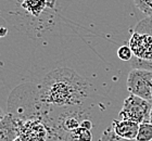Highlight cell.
I'll use <instances>...</instances> for the list:
<instances>
[{
  "label": "cell",
  "mask_w": 152,
  "mask_h": 141,
  "mask_svg": "<svg viewBox=\"0 0 152 141\" xmlns=\"http://www.w3.org/2000/svg\"><path fill=\"white\" fill-rule=\"evenodd\" d=\"M89 84L75 71L59 67L48 73L38 86L37 97L46 107L78 109L88 98Z\"/></svg>",
  "instance_id": "obj_1"
},
{
  "label": "cell",
  "mask_w": 152,
  "mask_h": 141,
  "mask_svg": "<svg viewBox=\"0 0 152 141\" xmlns=\"http://www.w3.org/2000/svg\"><path fill=\"white\" fill-rule=\"evenodd\" d=\"M128 46L133 51V69L152 72V18L141 20L134 28Z\"/></svg>",
  "instance_id": "obj_2"
},
{
  "label": "cell",
  "mask_w": 152,
  "mask_h": 141,
  "mask_svg": "<svg viewBox=\"0 0 152 141\" xmlns=\"http://www.w3.org/2000/svg\"><path fill=\"white\" fill-rule=\"evenodd\" d=\"M152 103L134 94H129L124 100L123 107L118 113L121 119H128L137 124L150 123Z\"/></svg>",
  "instance_id": "obj_3"
},
{
  "label": "cell",
  "mask_w": 152,
  "mask_h": 141,
  "mask_svg": "<svg viewBox=\"0 0 152 141\" xmlns=\"http://www.w3.org/2000/svg\"><path fill=\"white\" fill-rule=\"evenodd\" d=\"M152 72L133 69L127 77V89L130 94L142 98L152 103Z\"/></svg>",
  "instance_id": "obj_4"
},
{
  "label": "cell",
  "mask_w": 152,
  "mask_h": 141,
  "mask_svg": "<svg viewBox=\"0 0 152 141\" xmlns=\"http://www.w3.org/2000/svg\"><path fill=\"white\" fill-rule=\"evenodd\" d=\"M49 132L40 119H26L20 122V141H47Z\"/></svg>",
  "instance_id": "obj_5"
},
{
  "label": "cell",
  "mask_w": 152,
  "mask_h": 141,
  "mask_svg": "<svg viewBox=\"0 0 152 141\" xmlns=\"http://www.w3.org/2000/svg\"><path fill=\"white\" fill-rule=\"evenodd\" d=\"M21 119L8 113L0 122V141H15L19 138Z\"/></svg>",
  "instance_id": "obj_6"
},
{
  "label": "cell",
  "mask_w": 152,
  "mask_h": 141,
  "mask_svg": "<svg viewBox=\"0 0 152 141\" xmlns=\"http://www.w3.org/2000/svg\"><path fill=\"white\" fill-rule=\"evenodd\" d=\"M139 124L128 119H114L112 122V129L117 136L122 138L134 140L138 134Z\"/></svg>",
  "instance_id": "obj_7"
},
{
  "label": "cell",
  "mask_w": 152,
  "mask_h": 141,
  "mask_svg": "<svg viewBox=\"0 0 152 141\" xmlns=\"http://www.w3.org/2000/svg\"><path fill=\"white\" fill-rule=\"evenodd\" d=\"M48 6H49V2L47 0H22L21 1V8L34 18L40 16Z\"/></svg>",
  "instance_id": "obj_8"
},
{
  "label": "cell",
  "mask_w": 152,
  "mask_h": 141,
  "mask_svg": "<svg viewBox=\"0 0 152 141\" xmlns=\"http://www.w3.org/2000/svg\"><path fill=\"white\" fill-rule=\"evenodd\" d=\"M65 141H91L92 135L90 129H87L83 126H79L73 132H67V135L64 138Z\"/></svg>",
  "instance_id": "obj_9"
},
{
  "label": "cell",
  "mask_w": 152,
  "mask_h": 141,
  "mask_svg": "<svg viewBox=\"0 0 152 141\" xmlns=\"http://www.w3.org/2000/svg\"><path fill=\"white\" fill-rule=\"evenodd\" d=\"M137 141H152V124L142 123L139 125L138 134L136 137Z\"/></svg>",
  "instance_id": "obj_10"
},
{
  "label": "cell",
  "mask_w": 152,
  "mask_h": 141,
  "mask_svg": "<svg viewBox=\"0 0 152 141\" xmlns=\"http://www.w3.org/2000/svg\"><path fill=\"white\" fill-rule=\"evenodd\" d=\"M134 3L148 18H152V0H134Z\"/></svg>",
  "instance_id": "obj_11"
},
{
  "label": "cell",
  "mask_w": 152,
  "mask_h": 141,
  "mask_svg": "<svg viewBox=\"0 0 152 141\" xmlns=\"http://www.w3.org/2000/svg\"><path fill=\"white\" fill-rule=\"evenodd\" d=\"M99 141H137V140L136 139L129 140V139L122 138V137L117 136L116 134L113 132V129L109 128V129H105L104 132H102V135H101V137H100V139H99Z\"/></svg>",
  "instance_id": "obj_12"
},
{
  "label": "cell",
  "mask_w": 152,
  "mask_h": 141,
  "mask_svg": "<svg viewBox=\"0 0 152 141\" xmlns=\"http://www.w3.org/2000/svg\"><path fill=\"white\" fill-rule=\"evenodd\" d=\"M117 56L122 61L128 62V61H130V60L133 59V51L129 48V46H122L117 50Z\"/></svg>",
  "instance_id": "obj_13"
},
{
  "label": "cell",
  "mask_w": 152,
  "mask_h": 141,
  "mask_svg": "<svg viewBox=\"0 0 152 141\" xmlns=\"http://www.w3.org/2000/svg\"><path fill=\"white\" fill-rule=\"evenodd\" d=\"M7 34H8V28L3 27V26H0V38L4 37Z\"/></svg>",
  "instance_id": "obj_14"
},
{
  "label": "cell",
  "mask_w": 152,
  "mask_h": 141,
  "mask_svg": "<svg viewBox=\"0 0 152 141\" xmlns=\"http://www.w3.org/2000/svg\"><path fill=\"white\" fill-rule=\"evenodd\" d=\"M3 117H4V113H3V111L1 110V107H0V122L2 121Z\"/></svg>",
  "instance_id": "obj_15"
},
{
  "label": "cell",
  "mask_w": 152,
  "mask_h": 141,
  "mask_svg": "<svg viewBox=\"0 0 152 141\" xmlns=\"http://www.w3.org/2000/svg\"><path fill=\"white\" fill-rule=\"evenodd\" d=\"M150 123L152 124V107H151V112H150Z\"/></svg>",
  "instance_id": "obj_16"
},
{
  "label": "cell",
  "mask_w": 152,
  "mask_h": 141,
  "mask_svg": "<svg viewBox=\"0 0 152 141\" xmlns=\"http://www.w3.org/2000/svg\"><path fill=\"white\" fill-rule=\"evenodd\" d=\"M15 141H20V140H19V138H18V139H16V140H15Z\"/></svg>",
  "instance_id": "obj_17"
},
{
  "label": "cell",
  "mask_w": 152,
  "mask_h": 141,
  "mask_svg": "<svg viewBox=\"0 0 152 141\" xmlns=\"http://www.w3.org/2000/svg\"><path fill=\"white\" fill-rule=\"evenodd\" d=\"M151 96H152V88H151Z\"/></svg>",
  "instance_id": "obj_18"
}]
</instances>
